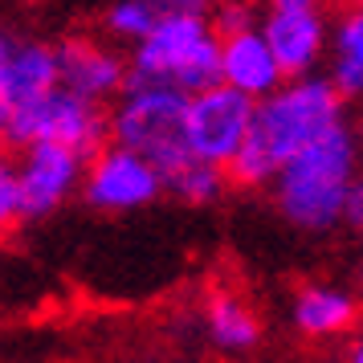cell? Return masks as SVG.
<instances>
[{
	"instance_id": "obj_18",
	"label": "cell",
	"mask_w": 363,
	"mask_h": 363,
	"mask_svg": "<svg viewBox=\"0 0 363 363\" xmlns=\"http://www.w3.org/2000/svg\"><path fill=\"white\" fill-rule=\"evenodd\" d=\"M343 225L363 229V164H359V180H355V192H351V204H347V220Z\"/></svg>"
},
{
	"instance_id": "obj_13",
	"label": "cell",
	"mask_w": 363,
	"mask_h": 363,
	"mask_svg": "<svg viewBox=\"0 0 363 363\" xmlns=\"http://www.w3.org/2000/svg\"><path fill=\"white\" fill-rule=\"evenodd\" d=\"M359 314L363 298L335 281H306L294 290V302H290V323L306 339H339L359 323Z\"/></svg>"
},
{
	"instance_id": "obj_6",
	"label": "cell",
	"mask_w": 363,
	"mask_h": 363,
	"mask_svg": "<svg viewBox=\"0 0 363 363\" xmlns=\"http://www.w3.org/2000/svg\"><path fill=\"white\" fill-rule=\"evenodd\" d=\"M0 135L9 147H33V143H62L82 151L86 160L111 143V111L57 86L53 94L13 111H0Z\"/></svg>"
},
{
	"instance_id": "obj_11",
	"label": "cell",
	"mask_w": 363,
	"mask_h": 363,
	"mask_svg": "<svg viewBox=\"0 0 363 363\" xmlns=\"http://www.w3.org/2000/svg\"><path fill=\"white\" fill-rule=\"evenodd\" d=\"M57 62H62V86L102 106H111L131 82V57L115 53L94 37L57 41Z\"/></svg>"
},
{
	"instance_id": "obj_4",
	"label": "cell",
	"mask_w": 363,
	"mask_h": 363,
	"mask_svg": "<svg viewBox=\"0 0 363 363\" xmlns=\"http://www.w3.org/2000/svg\"><path fill=\"white\" fill-rule=\"evenodd\" d=\"M111 139L147 155L160 172L184 164L192 155L188 94L160 82H127V90L111 102Z\"/></svg>"
},
{
	"instance_id": "obj_3",
	"label": "cell",
	"mask_w": 363,
	"mask_h": 363,
	"mask_svg": "<svg viewBox=\"0 0 363 363\" xmlns=\"http://www.w3.org/2000/svg\"><path fill=\"white\" fill-rule=\"evenodd\" d=\"M127 57L131 82H160L196 94L220 82V29L213 13H176L160 21L143 41H135Z\"/></svg>"
},
{
	"instance_id": "obj_7",
	"label": "cell",
	"mask_w": 363,
	"mask_h": 363,
	"mask_svg": "<svg viewBox=\"0 0 363 363\" xmlns=\"http://www.w3.org/2000/svg\"><path fill=\"white\" fill-rule=\"evenodd\" d=\"M164 192V172L147 155L123 147L115 139L86 160L82 200L99 213H135V208H147L151 200H160Z\"/></svg>"
},
{
	"instance_id": "obj_14",
	"label": "cell",
	"mask_w": 363,
	"mask_h": 363,
	"mask_svg": "<svg viewBox=\"0 0 363 363\" xmlns=\"http://www.w3.org/2000/svg\"><path fill=\"white\" fill-rule=\"evenodd\" d=\"M204 330L208 343L225 355H245L262 343V318L241 294L233 290H213L204 302Z\"/></svg>"
},
{
	"instance_id": "obj_8",
	"label": "cell",
	"mask_w": 363,
	"mask_h": 363,
	"mask_svg": "<svg viewBox=\"0 0 363 363\" xmlns=\"http://www.w3.org/2000/svg\"><path fill=\"white\" fill-rule=\"evenodd\" d=\"M253 111H257V99L229 82H213L196 94H188V147H192V155L229 167L237 160V151L245 147Z\"/></svg>"
},
{
	"instance_id": "obj_12",
	"label": "cell",
	"mask_w": 363,
	"mask_h": 363,
	"mask_svg": "<svg viewBox=\"0 0 363 363\" xmlns=\"http://www.w3.org/2000/svg\"><path fill=\"white\" fill-rule=\"evenodd\" d=\"M220 82L245 90L253 99L274 94L286 74L278 66V53L269 45V37L262 33V25H249L237 33H220Z\"/></svg>"
},
{
	"instance_id": "obj_9",
	"label": "cell",
	"mask_w": 363,
	"mask_h": 363,
	"mask_svg": "<svg viewBox=\"0 0 363 363\" xmlns=\"http://www.w3.org/2000/svg\"><path fill=\"white\" fill-rule=\"evenodd\" d=\"M262 33L269 37L286 78H306V74H318V66H327L330 21L323 13V4H302V9L265 4Z\"/></svg>"
},
{
	"instance_id": "obj_17",
	"label": "cell",
	"mask_w": 363,
	"mask_h": 363,
	"mask_svg": "<svg viewBox=\"0 0 363 363\" xmlns=\"http://www.w3.org/2000/svg\"><path fill=\"white\" fill-rule=\"evenodd\" d=\"M160 21H164V13H160L155 0H115V4L106 9V17H102V29H106V37L135 45V41H143Z\"/></svg>"
},
{
	"instance_id": "obj_21",
	"label": "cell",
	"mask_w": 363,
	"mask_h": 363,
	"mask_svg": "<svg viewBox=\"0 0 363 363\" xmlns=\"http://www.w3.org/2000/svg\"><path fill=\"white\" fill-rule=\"evenodd\" d=\"M351 4H355V9H363V0H351Z\"/></svg>"
},
{
	"instance_id": "obj_15",
	"label": "cell",
	"mask_w": 363,
	"mask_h": 363,
	"mask_svg": "<svg viewBox=\"0 0 363 363\" xmlns=\"http://www.w3.org/2000/svg\"><path fill=\"white\" fill-rule=\"evenodd\" d=\"M327 78L339 86L347 102L363 99V9H355V4L330 25Z\"/></svg>"
},
{
	"instance_id": "obj_20",
	"label": "cell",
	"mask_w": 363,
	"mask_h": 363,
	"mask_svg": "<svg viewBox=\"0 0 363 363\" xmlns=\"http://www.w3.org/2000/svg\"><path fill=\"white\" fill-rule=\"evenodd\" d=\"M274 9H302V4H323V0H265Z\"/></svg>"
},
{
	"instance_id": "obj_1",
	"label": "cell",
	"mask_w": 363,
	"mask_h": 363,
	"mask_svg": "<svg viewBox=\"0 0 363 363\" xmlns=\"http://www.w3.org/2000/svg\"><path fill=\"white\" fill-rule=\"evenodd\" d=\"M347 99L327 74H306V78H286V82L257 99L253 127H249L245 147L229 164V176L237 188H269L274 176L306 151L314 139H323L330 127L347 123Z\"/></svg>"
},
{
	"instance_id": "obj_19",
	"label": "cell",
	"mask_w": 363,
	"mask_h": 363,
	"mask_svg": "<svg viewBox=\"0 0 363 363\" xmlns=\"http://www.w3.org/2000/svg\"><path fill=\"white\" fill-rule=\"evenodd\" d=\"M343 363H363V335H359L351 347H347V359H343Z\"/></svg>"
},
{
	"instance_id": "obj_10",
	"label": "cell",
	"mask_w": 363,
	"mask_h": 363,
	"mask_svg": "<svg viewBox=\"0 0 363 363\" xmlns=\"http://www.w3.org/2000/svg\"><path fill=\"white\" fill-rule=\"evenodd\" d=\"M57 86H62L57 41H41V37L25 33L0 37V111L45 99Z\"/></svg>"
},
{
	"instance_id": "obj_5",
	"label": "cell",
	"mask_w": 363,
	"mask_h": 363,
	"mask_svg": "<svg viewBox=\"0 0 363 363\" xmlns=\"http://www.w3.org/2000/svg\"><path fill=\"white\" fill-rule=\"evenodd\" d=\"M86 155L62 143L21 147L17 164L0 167V225H33L53 208H62L74 188H82Z\"/></svg>"
},
{
	"instance_id": "obj_16",
	"label": "cell",
	"mask_w": 363,
	"mask_h": 363,
	"mask_svg": "<svg viewBox=\"0 0 363 363\" xmlns=\"http://www.w3.org/2000/svg\"><path fill=\"white\" fill-rule=\"evenodd\" d=\"M164 184H167V192L176 200H184V204H213V200L233 184V176H229V167L213 164V160L188 155L184 164L167 167Z\"/></svg>"
},
{
	"instance_id": "obj_2",
	"label": "cell",
	"mask_w": 363,
	"mask_h": 363,
	"mask_svg": "<svg viewBox=\"0 0 363 363\" xmlns=\"http://www.w3.org/2000/svg\"><path fill=\"white\" fill-rule=\"evenodd\" d=\"M359 164H363L359 131L339 123L281 167L269 184V196L294 229L327 233L339 220H347V204H351V192H355V180H359Z\"/></svg>"
}]
</instances>
